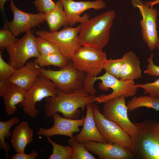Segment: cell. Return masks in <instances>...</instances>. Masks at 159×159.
I'll list each match as a JSON object with an SVG mask.
<instances>
[{
  "label": "cell",
  "instance_id": "cell-1",
  "mask_svg": "<svg viewBox=\"0 0 159 159\" xmlns=\"http://www.w3.org/2000/svg\"><path fill=\"white\" fill-rule=\"evenodd\" d=\"M57 90L56 97L45 98L44 109L47 117L60 112L64 118L74 119L80 114L79 108L84 110L87 105L93 103L96 97L90 95L83 89L70 93L62 92L58 89Z\"/></svg>",
  "mask_w": 159,
  "mask_h": 159
},
{
  "label": "cell",
  "instance_id": "cell-2",
  "mask_svg": "<svg viewBox=\"0 0 159 159\" xmlns=\"http://www.w3.org/2000/svg\"><path fill=\"white\" fill-rule=\"evenodd\" d=\"M107 59L106 53L102 49L86 46H80L72 56L71 60L74 67L86 74L83 89L90 95L97 92L94 87V78L102 72Z\"/></svg>",
  "mask_w": 159,
  "mask_h": 159
},
{
  "label": "cell",
  "instance_id": "cell-3",
  "mask_svg": "<svg viewBox=\"0 0 159 159\" xmlns=\"http://www.w3.org/2000/svg\"><path fill=\"white\" fill-rule=\"evenodd\" d=\"M137 132L131 138L129 149L134 158L140 159H159V121L148 119L134 123Z\"/></svg>",
  "mask_w": 159,
  "mask_h": 159
},
{
  "label": "cell",
  "instance_id": "cell-4",
  "mask_svg": "<svg viewBox=\"0 0 159 159\" xmlns=\"http://www.w3.org/2000/svg\"><path fill=\"white\" fill-rule=\"evenodd\" d=\"M115 17L114 10H107L80 24L78 45L102 49L109 42L110 29Z\"/></svg>",
  "mask_w": 159,
  "mask_h": 159
},
{
  "label": "cell",
  "instance_id": "cell-5",
  "mask_svg": "<svg viewBox=\"0 0 159 159\" xmlns=\"http://www.w3.org/2000/svg\"><path fill=\"white\" fill-rule=\"evenodd\" d=\"M40 75L53 82L60 91L70 93L83 89L86 74L76 69L70 60L59 70L42 68Z\"/></svg>",
  "mask_w": 159,
  "mask_h": 159
},
{
  "label": "cell",
  "instance_id": "cell-6",
  "mask_svg": "<svg viewBox=\"0 0 159 159\" xmlns=\"http://www.w3.org/2000/svg\"><path fill=\"white\" fill-rule=\"evenodd\" d=\"M55 84L48 78L40 75L26 92L23 101L19 103L24 112L31 118H35L39 111L35 104L44 98L54 97L57 95Z\"/></svg>",
  "mask_w": 159,
  "mask_h": 159
},
{
  "label": "cell",
  "instance_id": "cell-7",
  "mask_svg": "<svg viewBox=\"0 0 159 159\" xmlns=\"http://www.w3.org/2000/svg\"><path fill=\"white\" fill-rule=\"evenodd\" d=\"M81 24L75 28L68 26L60 31L51 32L40 30L34 32L36 35L41 37L56 46L60 52L68 60H71L75 51L80 47L78 43V34Z\"/></svg>",
  "mask_w": 159,
  "mask_h": 159
},
{
  "label": "cell",
  "instance_id": "cell-8",
  "mask_svg": "<svg viewBox=\"0 0 159 159\" xmlns=\"http://www.w3.org/2000/svg\"><path fill=\"white\" fill-rule=\"evenodd\" d=\"M34 33V29L31 30L6 49L9 56L8 63L15 69L24 66L29 59L37 58L40 55Z\"/></svg>",
  "mask_w": 159,
  "mask_h": 159
},
{
  "label": "cell",
  "instance_id": "cell-9",
  "mask_svg": "<svg viewBox=\"0 0 159 159\" xmlns=\"http://www.w3.org/2000/svg\"><path fill=\"white\" fill-rule=\"evenodd\" d=\"M134 7L138 8L142 16L140 21L143 38L150 50L153 51L159 45L157 30V9L151 7L148 2L142 0H132Z\"/></svg>",
  "mask_w": 159,
  "mask_h": 159
},
{
  "label": "cell",
  "instance_id": "cell-10",
  "mask_svg": "<svg viewBox=\"0 0 159 159\" xmlns=\"http://www.w3.org/2000/svg\"><path fill=\"white\" fill-rule=\"evenodd\" d=\"M95 81L100 80L101 82L99 84L100 89L107 91L109 88L112 89V92L107 95L102 94L96 97L94 101L99 103H105L109 100L120 96L126 97L134 96L138 91V87L133 81L122 80L111 75L107 72L102 75L95 77Z\"/></svg>",
  "mask_w": 159,
  "mask_h": 159
},
{
  "label": "cell",
  "instance_id": "cell-11",
  "mask_svg": "<svg viewBox=\"0 0 159 159\" xmlns=\"http://www.w3.org/2000/svg\"><path fill=\"white\" fill-rule=\"evenodd\" d=\"M126 97L124 96H121L104 103L102 114L107 119L122 129L131 138H133L137 133V129L128 118Z\"/></svg>",
  "mask_w": 159,
  "mask_h": 159
},
{
  "label": "cell",
  "instance_id": "cell-12",
  "mask_svg": "<svg viewBox=\"0 0 159 159\" xmlns=\"http://www.w3.org/2000/svg\"><path fill=\"white\" fill-rule=\"evenodd\" d=\"M92 109L97 127L102 136L108 143L117 144L129 149L131 145L130 136L116 124L105 117L96 105L93 104Z\"/></svg>",
  "mask_w": 159,
  "mask_h": 159
},
{
  "label": "cell",
  "instance_id": "cell-13",
  "mask_svg": "<svg viewBox=\"0 0 159 159\" xmlns=\"http://www.w3.org/2000/svg\"><path fill=\"white\" fill-rule=\"evenodd\" d=\"M10 6L13 18L6 25L15 37L22 33L28 32L32 28L38 26L45 21V13L39 12L34 14L24 11L15 5L13 0H11Z\"/></svg>",
  "mask_w": 159,
  "mask_h": 159
},
{
  "label": "cell",
  "instance_id": "cell-14",
  "mask_svg": "<svg viewBox=\"0 0 159 159\" xmlns=\"http://www.w3.org/2000/svg\"><path fill=\"white\" fill-rule=\"evenodd\" d=\"M61 1L67 15L69 25L71 27L77 23L82 24L89 19V16L87 14L80 16L85 11L90 9L97 11L106 7V3L103 0L80 1L72 0Z\"/></svg>",
  "mask_w": 159,
  "mask_h": 159
},
{
  "label": "cell",
  "instance_id": "cell-15",
  "mask_svg": "<svg viewBox=\"0 0 159 159\" xmlns=\"http://www.w3.org/2000/svg\"><path fill=\"white\" fill-rule=\"evenodd\" d=\"M52 117L54 121L53 126L48 129L40 127L37 132L38 135L50 137L61 135L73 138L74 133L79 131V127L83 126L85 117L83 116L80 119H71L62 117L57 113L54 114Z\"/></svg>",
  "mask_w": 159,
  "mask_h": 159
},
{
  "label": "cell",
  "instance_id": "cell-16",
  "mask_svg": "<svg viewBox=\"0 0 159 159\" xmlns=\"http://www.w3.org/2000/svg\"><path fill=\"white\" fill-rule=\"evenodd\" d=\"M87 149L100 159H131L134 158L128 149L116 143L94 141L84 143Z\"/></svg>",
  "mask_w": 159,
  "mask_h": 159
},
{
  "label": "cell",
  "instance_id": "cell-17",
  "mask_svg": "<svg viewBox=\"0 0 159 159\" xmlns=\"http://www.w3.org/2000/svg\"><path fill=\"white\" fill-rule=\"evenodd\" d=\"M41 68L34 61L28 62L23 67L15 70L6 80L26 92L40 75Z\"/></svg>",
  "mask_w": 159,
  "mask_h": 159
},
{
  "label": "cell",
  "instance_id": "cell-18",
  "mask_svg": "<svg viewBox=\"0 0 159 159\" xmlns=\"http://www.w3.org/2000/svg\"><path fill=\"white\" fill-rule=\"evenodd\" d=\"M25 93L22 89L6 80L0 81V96L4 99L5 111L8 115L16 111V106L23 101Z\"/></svg>",
  "mask_w": 159,
  "mask_h": 159
},
{
  "label": "cell",
  "instance_id": "cell-19",
  "mask_svg": "<svg viewBox=\"0 0 159 159\" xmlns=\"http://www.w3.org/2000/svg\"><path fill=\"white\" fill-rule=\"evenodd\" d=\"M93 103L86 106L87 111L83 128L79 133L74 138L79 141L84 143L88 141L107 143L100 135L97 127L92 112Z\"/></svg>",
  "mask_w": 159,
  "mask_h": 159
},
{
  "label": "cell",
  "instance_id": "cell-20",
  "mask_svg": "<svg viewBox=\"0 0 159 159\" xmlns=\"http://www.w3.org/2000/svg\"><path fill=\"white\" fill-rule=\"evenodd\" d=\"M34 131L30 128L28 122H21L12 131L10 142L16 153H24L26 145L33 140Z\"/></svg>",
  "mask_w": 159,
  "mask_h": 159
},
{
  "label": "cell",
  "instance_id": "cell-21",
  "mask_svg": "<svg viewBox=\"0 0 159 159\" xmlns=\"http://www.w3.org/2000/svg\"><path fill=\"white\" fill-rule=\"evenodd\" d=\"M122 62L119 79L122 80L133 81L141 77L139 58L131 51L125 53L122 58Z\"/></svg>",
  "mask_w": 159,
  "mask_h": 159
},
{
  "label": "cell",
  "instance_id": "cell-22",
  "mask_svg": "<svg viewBox=\"0 0 159 159\" xmlns=\"http://www.w3.org/2000/svg\"><path fill=\"white\" fill-rule=\"evenodd\" d=\"M45 14V21L49 31H58L62 27L69 25L66 14L61 0H58L54 7Z\"/></svg>",
  "mask_w": 159,
  "mask_h": 159
},
{
  "label": "cell",
  "instance_id": "cell-23",
  "mask_svg": "<svg viewBox=\"0 0 159 159\" xmlns=\"http://www.w3.org/2000/svg\"><path fill=\"white\" fill-rule=\"evenodd\" d=\"M128 111L131 112L142 107L153 109L159 111V99L145 95L137 97L134 96L126 105Z\"/></svg>",
  "mask_w": 159,
  "mask_h": 159
},
{
  "label": "cell",
  "instance_id": "cell-24",
  "mask_svg": "<svg viewBox=\"0 0 159 159\" xmlns=\"http://www.w3.org/2000/svg\"><path fill=\"white\" fill-rule=\"evenodd\" d=\"M34 61L41 67L51 65L61 69L66 65L69 61L61 53L59 52L40 55Z\"/></svg>",
  "mask_w": 159,
  "mask_h": 159
},
{
  "label": "cell",
  "instance_id": "cell-25",
  "mask_svg": "<svg viewBox=\"0 0 159 159\" xmlns=\"http://www.w3.org/2000/svg\"><path fill=\"white\" fill-rule=\"evenodd\" d=\"M19 119L17 117H12L6 121H0V149L4 150L6 158L8 159V152L10 149L9 144L5 142V138L11 136L12 133L10 130L12 126L19 122Z\"/></svg>",
  "mask_w": 159,
  "mask_h": 159
},
{
  "label": "cell",
  "instance_id": "cell-26",
  "mask_svg": "<svg viewBox=\"0 0 159 159\" xmlns=\"http://www.w3.org/2000/svg\"><path fill=\"white\" fill-rule=\"evenodd\" d=\"M47 141L52 145V153L49 159H71L74 151L73 148L70 146H64L55 143L50 137H46Z\"/></svg>",
  "mask_w": 159,
  "mask_h": 159
},
{
  "label": "cell",
  "instance_id": "cell-27",
  "mask_svg": "<svg viewBox=\"0 0 159 159\" xmlns=\"http://www.w3.org/2000/svg\"><path fill=\"white\" fill-rule=\"evenodd\" d=\"M69 146L72 147L74 151L71 159H95L85 146L84 143L80 142L74 138H70L67 141Z\"/></svg>",
  "mask_w": 159,
  "mask_h": 159
},
{
  "label": "cell",
  "instance_id": "cell-28",
  "mask_svg": "<svg viewBox=\"0 0 159 159\" xmlns=\"http://www.w3.org/2000/svg\"><path fill=\"white\" fill-rule=\"evenodd\" d=\"M36 41L37 48L40 55H44L53 53L60 52L56 46L41 37L38 36L36 37Z\"/></svg>",
  "mask_w": 159,
  "mask_h": 159
},
{
  "label": "cell",
  "instance_id": "cell-29",
  "mask_svg": "<svg viewBox=\"0 0 159 159\" xmlns=\"http://www.w3.org/2000/svg\"><path fill=\"white\" fill-rule=\"evenodd\" d=\"M122 62V58L107 59L104 65V69L111 75L119 79Z\"/></svg>",
  "mask_w": 159,
  "mask_h": 159
},
{
  "label": "cell",
  "instance_id": "cell-30",
  "mask_svg": "<svg viewBox=\"0 0 159 159\" xmlns=\"http://www.w3.org/2000/svg\"><path fill=\"white\" fill-rule=\"evenodd\" d=\"M136 85L143 89L145 95L148 94L152 97L159 99V78L153 82Z\"/></svg>",
  "mask_w": 159,
  "mask_h": 159
},
{
  "label": "cell",
  "instance_id": "cell-31",
  "mask_svg": "<svg viewBox=\"0 0 159 159\" xmlns=\"http://www.w3.org/2000/svg\"><path fill=\"white\" fill-rule=\"evenodd\" d=\"M8 28L0 30V49L3 50L14 43L17 39L16 38Z\"/></svg>",
  "mask_w": 159,
  "mask_h": 159
},
{
  "label": "cell",
  "instance_id": "cell-32",
  "mask_svg": "<svg viewBox=\"0 0 159 159\" xmlns=\"http://www.w3.org/2000/svg\"><path fill=\"white\" fill-rule=\"evenodd\" d=\"M13 67L5 62L2 58L1 52L0 53V80H6L15 71Z\"/></svg>",
  "mask_w": 159,
  "mask_h": 159
},
{
  "label": "cell",
  "instance_id": "cell-33",
  "mask_svg": "<svg viewBox=\"0 0 159 159\" xmlns=\"http://www.w3.org/2000/svg\"><path fill=\"white\" fill-rule=\"evenodd\" d=\"M33 3L38 11L44 13L53 9L56 4L52 0H35Z\"/></svg>",
  "mask_w": 159,
  "mask_h": 159
},
{
  "label": "cell",
  "instance_id": "cell-34",
  "mask_svg": "<svg viewBox=\"0 0 159 159\" xmlns=\"http://www.w3.org/2000/svg\"><path fill=\"white\" fill-rule=\"evenodd\" d=\"M153 58V54L152 53L147 59L148 63L147 69L144 71V72L150 76L159 77V66L154 64Z\"/></svg>",
  "mask_w": 159,
  "mask_h": 159
},
{
  "label": "cell",
  "instance_id": "cell-35",
  "mask_svg": "<svg viewBox=\"0 0 159 159\" xmlns=\"http://www.w3.org/2000/svg\"><path fill=\"white\" fill-rule=\"evenodd\" d=\"M39 156V153L35 150H33L29 154H26L25 153H16L12 156L11 159H35Z\"/></svg>",
  "mask_w": 159,
  "mask_h": 159
},
{
  "label": "cell",
  "instance_id": "cell-36",
  "mask_svg": "<svg viewBox=\"0 0 159 159\" xmlns=\"http://www.w3.org/2000/svg\"><path fill=\"white\" fill-rule=\"evenodd\" d=\"M7 0H0V9L2 11L4 12V4L5 2Z\"/></svg>",
  "mask_w": 159,
  "mask_h": 159
},
{
  "label": "cell",
  "instance_id": "cell-37",
  "mask_svg": "<svg viewBox=\"0 0 159 159\" xmlns=\"http://www.w3.org/2000/svg\"><path fill=\"white\" fill-rule=\"evenodd\" d=\"M148 4L151 7H153V6L158 3H159V0H155L148 2Z\"/></svg>",
  "mask_w": 159,
  "mask_h": 159
},
{
  "label": "cell",
  "instance_id": "cell-38",
  "mask_svg": "<svg viewBox=\"0 0 159 159\" xmlns=\"http://www.w3.org/2000/svg\"><path fill=\"white\" fill-rule=\"evenodd\" d=\"M158 49L159 50V45L157 47Z\"/></svg>",
  "mask_w": 159,
  "mask_h": 159
}]
</instances>
